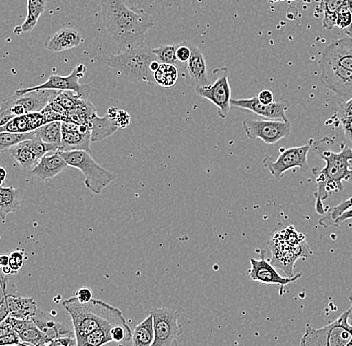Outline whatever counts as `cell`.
<instances>
[{"mask_svg": "<svg viewBox=\"0 0 352 346\" xmlns=\"http://www.w3.org/2000/svg\"><path fill=\"white\" fill-rule=\"evenodd\" d=\"M52 122L43 112H33L17 116L8 121L3 127H0V132H13V133H28L35 131L39 127Z\"/></svg>", "mask_w": 352, "mask_h": 346, "instance_id": "44dd1931", "label": "cell"}, {"mask_svg": "<svg viewBox=\"0 0 352 346\" xmlns=\"http://www.w3.org/2000/svg\"><path fill=\"white\" fill-rule=\"evenodd\" d=\"M10 153L23 171H32L41 160L30 149L28 140L11 147Z\"/></svg>", "mask_w": 352, "mask_h": 346, "instance_id": "f1b7e54d", "label": "cell"}, {"mask_svg": "<svg viewBox=\"0 0 352 346\" xmlns=\"http://www.w3.org/2000/svg\"><path fill=\"white\" fill-rule=\"evenodd\" d=\"M1 290L3 293L0 306L1 321L8 316L19 319H32L36 314L38 308L34 299L22 296L17 292L16 285L8 281V275L3 273L1 274Z\"/></svg>", "mask_w": 352, "mask_h": 346, "instance_id": "ba28073f", "label": "cell"}, {"mask_svg": "<svg viewBox=\"0 0 352 346\" xmlns=\"http://www.w3.org/2000/svg\"><path fill=\"white\" fill-rule=\"evenodd\" d=\"M6 346H25V345H22V343H21V345H6Z\"/></svg>", "mask_w": 352, "mask_h": 346, "instance_id": "db71d44e", "label": "cell"}, {"mask_svg": "<svg viewBox=\"0 0 352 346\" xmlns=\"http://www.w3.org/2000/svg\"><path fill=\"white\" fill-rule=\"evenodd\" d=\"M1 272L6 275H12V270H11L10 266H4V268H1Z\"/></svg>", "mask_w": 352, "mask_h": 346, "instance_id": "f907efd6", "label": "cell"}, {"mask_svg": "<svg viewBox=\"0 0 352 346\" xmlns=\"http://www.w3.org/2000/svg\"><path fill=\"white\" fill-rule=\"evenodd\" d=\"M352 207V196L349 199L344 200V202H340L333 208L329 209V213H325L324 217L321 218L319 220V224L324 228H329V226L333 224L334 220L336 219L340 215H342L344 211L347 209L351 208Z\"/></svg>", "mask_w": 352, "mask_h": 346, "instance_id": "74e56055", "label": "cell"}, {"mask_svg": "<svg viewBox=\"0 0 352 346\" xmlns=\"http://www.w3.org/2000/svg\"><path fill=\"white\" fill-rule=\"evenodd\" d=\"M83 43L80 33L74 28H63L46 39L44 47L50 52L58 54L65 50H72Z\"/></svg>", "mask_w": 352, "mask_h": 346, "instance_id": "603a6c76", "label": "cell"}, {"mask_svg": "<svg viewBox=\"0 0 352 346\" xmlns=\"http://www.w3.org/2000/svg\"><path fill=\"white\" fill-rule=\"evenodd\" d=\"M336 26L352 37V0L347 1L336 15Z\"/></svg>", "mask_w": 352, "mask_h": 346, "instance_id": "d590c367", "label": "cell"}, {"mask_svg": "<svg viewBox=\"0 0 352 346\" xmlns=\"http://www.w3.org/2000/svg\"><path fill=\"white\" fill-rule=\"evenodd\" d=\"M320 81L325 87L340 98L349 100L352 98V72L332 61L319 59Z\"/></svg>", "mask_w": 352, "mask_h": 346, "instance_id": "5bb4252c", "label": "cell"}, {"mask_svg": "<svg viewBox=\"0 0 352 346\" xmlns=\"http://www.w3.org/2000/svg\"><path fill=\"white\" fill-rule=\"evenodd\" d=\"M57 90H35L24 94H14L3 101L0 110V125L24 114L41 112L58 96Z\"/></svg>", "mask_w": 352, "mask_h": 346, "instance_id": "8992f818", "label": "cell"}, {"mask_svg": "<svg viewBox=\"0 0 352 346\" xmlns=\"http://www.w3.org/2000/svg\"><path fill=\"white\" fill-rule=\"evenodd\" d=\"M13 329L19 334L21 343L32 346L47 345L52 341L45 334H43L32 319H19L14 317H6Z\"/></svg>", "mask_w": 352, "mask_h": 346, "instance_id": "ac0fdd59", "label": "cell"}, {"mask_svg": "<svg viewBox=\"0 0 352 346\" xmlns=\"http://www.w3.org/2000/svg\"><path fill=\"white\" fill-rule=\"evenodd\" d=\"M74 296L78 299L79 303H88L94 299V294H92L91 290L88 288H81L80 290H77Z\"/></svg>", "mask_w": 352, "mask_h": 346, "instance_id": "b9f144b4", "label": "cell"}, {"mask_svg": "<svg viewBox=\"0 0 352 346\" xmlns=\"http://www.w3.org/2000/svg\"><path fill=\"white\" fill-rule=\"evenodd\" d=\"M320 58L332 61L352 72V39L351 36L343 37L334 41L324 48L321 52Z\"/></svg>", "mask_w": 352, "mask_h": 346, "instance_id": "d6986e66", "label": "cell"}, {"mask_svg": "<svg viewBox=\"0 0 352 346\" xmlns=\"http://www.w3.org/2000/svg\"><path fill=\"white\" fill-rule=\"evenodd\" d=\"M298 346H352V325L349 310L324 327L305 326V332Z\"/></svg>", "mask_w": 352, "mask_h": 346, "instance_id": "5b68a950", "label": "cell"}, {"mask_svg": "<svg viewBox=\"0 0 352 346\" xmlns=\"http://www.w3.org/2000/svg\"><path fill=\"white\" fill-rule=\"evenodd\" d=\"M155 61L157 58L153 54V50L143 45L120 54L110 55L107 59V65L125 80L146 83L153 87L155 80L151 65Z\"/></svg>", "mask_w": 352, "mask_h": 346, "instance_id": "277c9868", "label": "cell"}, {"mask_svg": "<svg viewBox=\"0 0 352 346\" xmlns=\"http://www.w3.org/2000/svg\"><path fill=\"white\" fill-rule=\"evenodd\" d=\"M90 130H91L92 142H98L112 136L120 127L116 119L110 118V116H100L98 113L90 119L88 123Z\"/></svg>", "mask_w": 352, "mask_h": 346, "instance_id": "4316f807", "label": "cell"}, {"mask_svg": "<svg viewBox=\"0 0 352 346\" xmlns=\"http://www.w3.org/2000/svg\"><path fill=\"white\" fill-rule=\"evenodd\" d=\"M242 127L250 140L261 138L266 144H274L289 136L292 132L290 121L278 119L246 118L242 122Z\"/></svg>", "mask_w": 352, "mask_h": 346, "instance_id": "30bf717a", "label": "cell"}, {"mask_svg": "<svg viewBox=\"0 0 352 346\" xmlns=\"http://www.w3.org/2000/svg\"><path fill=\"white\" fill-rule=\"evenodd\" d=\"M270 249H272V257L270 262L275 268H281L285 271L287 277H294V264L297 259L300 257H308L311 255V250L308 248L307 244H301L297 246H285L272 239L270 241Z\"/></svg>", "mask_w": 352, "mask_h": 346, "instance_id": "2e32d148", "label": "cell"}, {"mask_svg": "<svg viewBox=\"0 0 352 346\" xmlns=\"http://www.w3.org/2000/svg\"><path fill=\"white\" fill-rule=\"evenodd\" d=\"M23 200V193L14 187H0V217L6 224V217L12 213H16Z\"/></svg>", "mask_w": 352, "mask_h": 346, "instance_id": "d4e9b609", "label": "cell"}, {"mask_svg": "<svg viewBox=\"0 0 352 346\" xmlns=\"http://www.w3.org/2000/svg\"><path fill=\"white\" fill-rule=\"evenodd\" d=\"M160 65H162V63H160V61H153V63H151V72H153L154 74V72H155L156 70H157L158 68L160 67Z\"/></svg>", "mask_w": 352, "mask_h": 346, "instance_id": "681fc988", "label": "cell"}, {"mask_svg": "<svg viewBox=\"0 0 352 346\" xmlns=\"http://www.w3.org/2000/svg\"><path fill=\"white\" fill-rule=\"evenodd\" d=\"M35 131L28 133H13V132H0V151H10L11 147L23 142V141L36 138Z\"/></svg>", "mask_w": 352, "mask_h": 346, "instance_id": "e575fe53", "label": "cell"}, {"mask_svg": "<svg viewBox=\"0 0 352 346\" xmlns=\"http://www.w3.org/2000/svg\"><path fill=\"white\" fill-rule=\"evenodd\" d=\"M46 346H78L76 336L59 337L50 341Z\"/></svg>", "mask_w": 352, "mask_h": 346, "instance_id": "60d3db41", "label": "cell"}, {"mask_svg": "<svg viewBox=\"0 0 352 346\" xmlns=\"http://www.w3.org/2000/svg\"><path fill=\"white\" fill-rule=\"evenodd\" d=\"M349 323H351L352 325V297H351V307H349Z\"/></svg>", "mask_w": 352, "mask_h": 346, "instance_id": "f5cc1de1", "label": "cell"}, {"mask_svg": "<svg viewBox=\"0 0 352 346\" xmlns=\"http://www.w3.org/2000/svg\"><path fill=\"white\" fill-rule=\"evenodd\" d=\"M6 169H3V167H1V169H0V174H1V184H3V182H4V180H6Z\"/></svg>", "mask_w": 352, "mask_h": 346, "instance_id": "816d5d0a", "label": "cell"}, {"mask_svg": "<svg viewBox=\"0 0 352 346\" xmlns=\"http://www.w3.org/2000/svg\"><path fill=\"white\" fill-rule=\"evenodd\" d=\"M213 74L217 76L212 85L206 87H197L195 90L201 98L208 99L219 109L220 118L226 119L230 113L232 100L228 68L215 69Z\"/></svg>", "mask_w": 352, "mask_h": 346, "instance_id": "4fadbf2b", "label": "cell"}, {"mask_svg": "<svg viewBox=\"0 0 352 346\" xmlns=\"http://www.w3.org/2000/svg\"><path fill=\"white\" fill-rule=\"evenodd\" d=\"M22 345H24L25 346H32V345H25V343H22ZM44 346H46V345H44Z\"/></svg>", "mask_w": 352, "mask_h": 346, "instance_id": "11a10c76", "label": "cell"}, {"mask_svg": "<svg viewBox=\"0 0 352 346\" xmlns=\"http://www.w3.org/2000/svg\"><path fill=\"white\" fill-rule=\"evenodd\" d=\"M191 54H192V52H191L190 43H188V41H182V43L177 44V47H176V57H177L178 63H188L191 57Z\"/></svg>", "mask_w": 352, "mask_h": 346, "instance_id": "ab89813d", "label": "cell"}, {"mask_svg": "<svg viewBox=\"0 0 352 346\" xmlns=\"http://www.w3.org/2000/svg\"><path fill=\"white\" fill-rule=\"evenodd\" d=\"M32 321L37 327L52 340L59 338V337L76 336V334L74 332L72 334V330L67 328V326L63 323H57L43 310H37L36 314L32 317Z\"/></svg>", "mask_w": 352, "mask_h": 346, "instance_id": "cb8c5ba5", "label": "cell"}, {"mask_svg": "<svg viewBox=\"0 0 352 346\" xmlns=\"http://www.w3.org/2000/svg\"><path fill=\"white\" fill-rule=\"evenodd\" d=\"M118 325H109L105 327L99 328L90 332L87 336L77 339V345L78 346H103L109 343H113L111 332L113 327Z\"/></svg>", "mask_w": 352, "mask_h": 346, "instance_id": "d6a6232c", "label": "cell"}, {"mask_svg": "<svg viewBox=\"0 0 352 346\" xmlns=\"http://www.w3.org/2000/svg\"><path fill=\"white\" fill-rule=\"evenodd\" d=\"M314 151L325 162V166L319 171L316 178L318 188L314 193L316 211L319 215H325L323 202L332 193L343 191L342 182L352 180V147L342 145L340 152H334L322 151L314 145Z\"/></svg>", "mask_w": 352, "mask_h": 346, "instance_id": "7a4b0ae2", "label": "cell"}, {"mask_svg": "<svg viewBox=\"0 0 352 346\" xmlns=\"http://www.w3.org/2000/svg\"><path fill=\"white\" fill-rule=\"evenodd\" d=\"M154 343L153 346H178V337L184 328L179 325V314L171 308H153Z\"/></svg>", "mask_w": 352, "mask_h": 346, "instance_id": "9c48e42d", "label": "cell"}, {"mask_svg": "<svg viewBox=\"0 0 352 346\" xmlns=\"http://www.w3.org/2000/svg\"><path fill=\"white\" fill-rule=\"evenodd\" d=\"M0 266H10V255H1L0 257Z\"/></svg>", "mask_w": 352, "mask_h": 346, "instance_id": "c3c4849f", "label": "cell"}, {"mask_svg": "<svg viewBox=\"0 0 352 346\" xmlns=\"http://www.w3.org/2000/svg\"><path fill=\"white\" fill-rule=\"evenodd\" d=\"M250 268L248 270V277L253 281L259 283L268 284V285L280 286V294H283V288L292 282L300 279L302 273L294 275V277H283L277 272L276 268L267 261L264 255V251H261V257L259 259H250Z\"/></svg>", "mask_w": 352, "mask_h": 346, "instance_id": "9a60e30c", "label": "cell"}, {"mask_svg": "<svg viewBox=\"0 0 352 346\" xmlns=\"http://www.w3.org/2000/svg\"><path fill=\"white\" fill-rule=\"evenodd\" d=\"M341 112H342V118H351L352 116V98L345 101L341 105Z\"/></svg>", "mask_w": 352, "mask_h": 346, "instance_id": "7dc6e473", "label": "cell"}, {"mask_svg": "<svg viewBox=\"0 0 352 346\" xmlns=\"http://www.w3.org/2000/svg\"><path fill=\"white\" fill-rule=\"evenodd\" d=\"M63 305L72 317L76 339L105 326L127 325L120 310L98 299L81 303L72 296L63 301Z\"/></svg>", "mask_w": 352, "mask_h": 346, "instance_id": "3957f363", "label": "cell"}, {"mask_svg": "<svg viewBox=\"0 0 352 346\" xmlns=\"http://www.w3.org/2000/svg\"><path fill=\"white\" fill-rule=\"evenodd\" d=\"M132 346H153L154 343L153 316L149 314L132 332Z\"/></svg>", "mask_w": 352, "mask_h": 346, "instance_id": "1f68e13d", "label": "cell"}, {"mask_svg": "<svg viewBox=\"0 0 352 346\" xmlns=\"http://www.w3.org/2000/svg\"><path fill=\"white\" fill-rule=\"evenodd\" d=\"M257 98H258L259 101L263 102V105H272V103L274 102V92H272V90H263V91L259 92Z\"/></svg>", "mask_w": 352, "mask_h": 346, "instance_id": "ee69618b", "label": "cell"}, {"mask_svg": "<svg viewBox=\"0 0 352 346\" xmlns=\"http://www.w3.org/2000/svg\"><path fill=\"white\" fill-rule=\"evenodd\" d=\"M349 0H324L316 8V12L323 14L322 25L325 30H333L336 26V15L340 8Z\"/></svg>", "mask_w": 352, "mask_h": 346, "instance_id": "4dcf8cb0", "label": "cell"}, {"mask_svg": "<svg viewBox=\"0 0 352 346\" xmlns=\"http://www.w3.org/2000/svg\"><path fill=\"white\" fill-rule=\"evenodd\" d=\"M68 166L69 165L60 155L59 151H54L52 153L45 154L37 163L36 166L32 169V173L41 182H47L63 173Z\"/></svg>", "mask_w": 352, "mask_h": 346, "instance_id": "ffe728a7", "label": "cell"}, {"mask_svg": "<svg viewBox=\"0 0 352 346\" xmlns=\"http://www.w3.org/2000/svg\"><path fill=\"white\" fill-rule=\"evenodd\" d=\"M177 79V67L173 65H165V63H162L160 67L154 72V80L162 87H175Z\"/></svg>", "mask_w": 352, "mask_h": 346, "instance_id": "836d02e7", "label": "cell"}, {"mask_svg": "<svg viewBox=\"0 0 352 346\" xmlns=\"http://www.w3.org/2000/svg\"><path fill=\"white\" fill-rule=\"evenodd\" d=\"M67 164L79 169L85 176V186L92 193L100 195L118 176L94 162L87 151H59Z\"/></svg>", "mask_w": 352, "mask_h": 346, "instance_id": "52a82bcc", "label": "cell"}, {"mask_svg": "<svg viewBox=\"0 0 352 346\" xmlns=\"http://www.w3.org/2000/svg\"><path fill=\"white\" fill-rule=\"evenodd\" d=\"M231 107L248 110V111L253 112L263 118L288 121L286 111L289 109L290 103L286 100H280L274 101L272 105H263L259 101L257 96H254L252 98L232 99Z\"/></svg>", "mask_w": 352, "mask_h": 346, "instance_id": "e0dca14e", "label": "cell"}, {"mask_svg": "<svg viewBox=\"0 0 352 346\" xmlns=\"http://www.w3.org/2000/svg\"><path fill=\"white\" fill-rule=\"evenodd\" d=\"M113 119H116L120 129H125L131 123V116L124 110H118V114Z\"/></svg>", "mask_w": 352, "mask_h": 346, "instance_id": "7bdbcfd3", "label": "cell"}, {"mask_svg": "<svg viewBox=\"0 0 352 346\" xmlns=\"http://www.w3.org/2000/svg\"><path fill=\"white\" fill-rule=\"evenodd\" d=\"M191 54L190 59L186 63L187 74L191 83L197 87H206L210 85L208 78V65L201 50L195 44L190 43Z\"/></svg>", "mask_w": 352, "mask_h": 346, "instance_id": "7402d4cb", "label": "cell"}, {"mask_svg": "<svg viewBox=\"0 0 352 346\" xmlns=\"http://www.w3.org/2000/svg\"><path fill=\"white\" fill-rule=\"evenodd\" d=\"M91 131L83 132L80 129L63 131V144L59 151H87L91 153Z\"/></svg>", "mask_w": 352, "mask_h": 346, "instance_id": "484cf974", "label": "cell"}, {"mask_svg": "<svg viewBox=\"0 0 352 346\" xmlns=\"http://www.w3.org/2000/svg\"><path fill=\"white\" fill-rule=\"evenodd\" d=\"M101 21L118 54L144 45L153 17L144 11L129 8L123 0H101Z\"/></svg>", "mask_w": 352, "mask_h": 346, "instance_id": "6da1fadb", "label": "cell"}, {"mask_svg": "<svg viewBox=\"0 0 352 346\" xmlns=\"http://www.w3.org/2000/svg\"><path fill=\"white\" fill-rule=\"evenodd\" d=\"M85 72H87V66L80 63L72 70L69 76H63L52 74L43 85L19 89L15 91V94H24L35 91V90H57V91H74L81 98L87 99L90 91H91V88L89 85H80L79 83V79L85 76Z\"/></svg>", "mask_w": 352, "mask_h": 346, "instance_id": "8fae6325", "label": "cell"}, {"mask_svg": "<svg viewBox=\"0 0 352 346\" xmlns=\"http://www.w3.org/2000/svg\"><path fill=\"white\" fill-rule=\"evenodd\" d=\"M341 125L344 130L345 138L352 142V116L351 118H341Z\"/></svg>", "mask_w": 352, "mask_h": 346, "instance_id": "f6af8a7d", "label": "cell"}, {"mask_svg": "<svg viewBox=\"0 0 352 346\" xmlns=\"http://www.w3.org/2000/svg\"><path fill=\"white\" fill-rule=\"evenodd\" d=\"M46 8V0H28V15L21 25L14 28L15 34L32 32Z\"/></svg>", "mask_w": 352, "mask_h": 346, "instance_id": "83f0119b", "label": "cell"}, {"mask_svg": "<svg viewBox=\"0 0 352 346\" xmlns=\"http://www.w3.org/2000/svg\"><path fill=\"white\" fill-rule=\"evenodd\" d=\"M321 1H324V0H321Z\"/></svg>", "mask_w": 352, "mask_h": 346, "instance_id": "9f6ffc18", "label": "cell"}, {"mask_svg": "<svg viewBox=\"0 0 352 346\" xmlns=\"http://www.w3.org/2000/svg\"><path fill=\"white\" fill-rule=\"evenodd\" d=\"M311 140L307 145L301 147L281 149L280 153L276 160L272 158H265L263 160V166L270 171L275 180H283L286 171L292 169H308L307 155L311 149Z\"/></svg>", "mask_w": 352, "mask_h": 346, "instance_id": "7c38bea8", "label": "cell"}, {"mask_svg": "<svg viewBox=\"0 0 352 346\" xmlns=\"http://www.w3.org/2000/svg\"><path fill=\"white\" fill-rule=\"evenodd\" d=\"M37 138L39 140L54 145L60 151L63 144V121H52L43 127L35 130Z\"/></svg>", "mask_w": 352, "mask_h": 346, "instance_id": "f546056e", "label": "cell"}, {"mask_svg": "<svg viewBox=\"0 0 352 346\" xmlns=\"http://www.w3.org/2000/svg\"><path fill=\"white\" fill-rule=\"evenodd\" d=\"M176 47H177L176 44H166V45L153 48V52L160 63L175 65L176 63H178L177 57H176Z\"/></svg>", "mask_w": 352, "mask_h": 346, "instance_id": "8d00e7d4", "label": "cell"}, {"mask_svg": "<svg viewBox=\"0 0 352 346\" xmlns=\"http://www.w3.org/2000/svg\"><path fill=\"white\" fill-rule=\"evenodd\" d=\"M28 259L24 250H14L10 255V266L12 270V275L17 274L23 268L25 260Z\"/></svg>", "mask_w": 352, "mask_h": 346, "instance_id": "f35d334b", "label": "cell"}, {"mask_svg": "<svg viewBox=\"0 0 352 346\" xmlns=\"http://www.w3.org/2000/svg\"><path fill=\"white\" fill-rule=\"evenodd\" d=\"M349 219H352V207L351 208L347 209V210L344 211L342 215L336 218L332 226H340L341 224H343V222L347 221V220Z\"/></svg>", "mask_w": 352, "mask_h": 346, "instance_id": "bcb514c9", "label": "cell"}]
</instances>
